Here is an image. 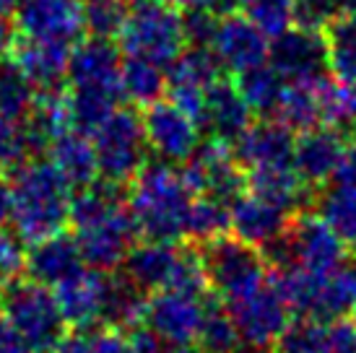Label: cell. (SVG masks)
<instances>
[{"label":"cell","mask_w":356,"mask_h":353,"mask_svg":"<svg viewBox=\"0 0 356 353\" xmlns=\"http://www.w3.org/2000/svg\"><path fill=\"white\" fill-rule=\"evenodd\" d=\"M10 226L24 242H42L70 224V182L52 161H24L8 176Z\"/></svg>","instance_id":"6da1fadb"},{"label":"cell","mask_w":356,"mask_h":353,"mask_svg":"<svg viewBox=\"0 0 356 353\" xmlns=\"http://www.w3.org/2000/svg\"><path fill=\"white\" fill-rule=\"evenodd\" d=\"M195 192L185 182L182 169L169 161H149L130 185L128 208L140 236L154 242H177L185 236L188 213Z\"/></svg>","instance_id":"7a4b0ae2"},{"label":"cell","mask_w":356,"mask_h":353,"mask_svg":"<svg viewBox=\"0 0 356 353\" xmlns=\"http://www.w3.org/2000/svg\"><path fill=\"white\" fill-rule=\"evenodd\" d=\"M0 312L37 353L55 351L65 335V317L55 291L34 278H16L0 288Z\"/></svg>","instance_id":"3957f363"},{"label":"cell","mask_w":356,"mask_h":353,"mask_svg":"<svg viewBox=\"0 0 356 353\" xmlns=\"http://www.w3.org/2000/svg\"><path fill=\"white\" fill-rule=\"evenodd\" d=\"M118 44L125 58L151 60L161 68H169L188 47L182 16L161 0L133 3L128 21L118 34Z\"/></svg>","instance_id":"277c9868"},{"label":"cell","mask_w":356,"mask_h":353,"mask_svg":"<svg viewBox=\"0 0 356 353\" xmlns=\"http://www.w3.org/2000/svg\"><path fill=\"white\" fill-rule=\"evenodd\" d=\"M270 268L297 265L312 275H330L346 263V242L312 213H299L276 245L263 249Z\"/></svg>","instance_id":"5b68a950"},{"label":"cell","mask_w":356,"mask_h":353,"mask_svg":"<svg viewBox=\"0 0 356 353\" xmlns=\"http://www.w3.org/2000/svg\"><path fill=\"white\" fill-rule=\"evenodd\" d=\"M94 151L99 161V176L112 185L133 182L149 164V140L143 130V115L133 109H118L94 136Z\"/></svg>","instance_id":"8992f818"},{"label":"cell","mask_w":356,"mask_h":353,"mask_svg":"<svg viewBox=\"0 0 356 353\" xmlns=\"http://www.w3.org/2000/svg\"><path fill=\"white\" fill-rule=\"evenodd\" d=\"M224 304H227L229 314H232V320L242 335V343L248 345H263V348L276 345L281 333L294 320L286 299L276 288L270 273L266 281H260L242 294L232 296Z\"/></svg>","instance_id":"52a82bcc"},{"label":"cell","mask_w":356,"mask_h":353,"mask_svg":"<svg viewBox=\"0 0 356 353\" xmlns=\"http://www.w3.org/2000/svg\"><path fill=\"white\" fill-rule=\"evenodd\" d=\"M203 265H206L208 284L224 302L248 291L268 278V260L263 249L242 242L239 236H218L203 245Z\"/></svg>","instance_id":"ba28073f"},{"label":"cell","mask_w":356,"mask_h":353,"mask_svg":"<svg viewBox=\"0 0 356 353\" xmlns=\"http://www.w3.org/2000/svg\"><path fill=\"white\" fill-rule=\"evenodd\" d=\"M179 169L195 195H213L224 203H234L248 187L245 169L234 156L232 143L218 138L200 143L195 156L179 164Z\"/></svg>","instance_id":"9c48e42d"},{"label":"cell","mask_w":356,"mask_h":353,"mask_svg":"<svg viewBox=\"0 0 356 353\" xmlns=\"http://www.w3.org/2000/svg\"><path fill=\"white\" fill-rule=\"evenodd\" d=\"M13 24L24 40L76 44L86 31L83 0H19Z\"/></svg>","instance_id":"30bf717a"},{"label":"cell","mask_w":356,"mask_h":353,"mask_svg":"<svg viewBox=\"0 0 356 353\" xmlns=\"http://www.w3.org/2000/svg\"><path fill=\"white\" fill-rule=\"evenodd\" d=\"M143 130L151 151L169 164L190 161L200 146V125L169 99H159L146 107Z\"/></svg>","instance_id":"8fae6325"},{"label":"cell","mask_w":356,"mask_h":353,"mask_svg":"<svg viewBox=\"0 0 356 353\" xmlns=\"http://www.w3.org/2000/svg\"><path fill=\"white\" fill-rule=\"evenodd\" d=\"M138 236L140 229L130 213V208L120 206L115 213L102 218L99 224L76 231V242H79L81 255L89 268L102 270V273H112L115 268H120L128 260Z\"/></svg>","instance_id":"7c38bea8"},{"label":"cell","mask_w":356,"mask_h":353,"mask_svg":"<svg viewBox=\"0 0 356 353\" xmlns=\"http://www.w3.org/2000/svg\"><path fill=\"white\" fill-rule=\"evenodd\" d=\"M70 91L122 97V49L107 37L83 40L70 52Z\"/></svg>","instance_id":"4fadbf2b"},{"label":"cell","mask_w":356,"mask_h":353,"mask_svg":"<svg viewBox=\"0 0 356 353\" xmlns=\"http://www.w3.org/2000/svg\"><path fill=\"white\" fill-rule=\"evenodd\" d=\"M268 63L286 79V83H307L325 79L327 42L323 31L291 26L281 37L270 40Z\"/></svg>","instance_id":"5bb4252c"},{"label":"cell","mask_w":356,"mask_h":353,"mask_svg":"<svg viewBox=\"0 0 356 353\" xmlns=\"http://www.w3.org/2000/svg\"><path fill=\"white\" fill-rule=\"evenodd\" d=\"M206 317V299L179 291H156L146 304L143 322L149 330L172 345L198 343L200 325Z\"/></svg>","instance_id":"9a60e30c"},{"label":"cell","mask_w":356,"mask_h":353,"mask_svg":"<svg viewBox=\"0 0 356 353\" xmlns=\"http://www.w3.org/2000/svg\"><path fill=\"white\" fill-rule=\"evenodd\" d=\"M211 49L216 52V58L221 60L224 68L232 70V73H242V70L255 68L260 63H268L270 40L242 13L239 16L229 13V16H221V21H218Z\"/></svg>","instance_id":"2e32d148"},{"label":"cell","mask_w":356,"mask_h":353,"mask_svg":"<svg viewBox=\"0 0 356 353\" xmlns=\"http://www.w3.org/2000/svg\"><path fill=\"white\" fill-rule=\"evenodd\" d=\"M294 143H297L294 130H289L278 120L266 117L263 122H252L232 148L242 169L257 172V169L294 164Z\"/></svg>","instance_id":"e0dca14e"},{"label":"cell","mask_w":356,"mask_h":353,"mask_svg":"<svg viewBox=\"0 0 356 353\" xmlns=\"http://www.w3.org/2000/svg\"><path fill=\"white\" fill-rule=\"evenodd\" d=\"M343 146H346L343 130L333 128V125H317L312 130L299 133L297 143H294L297 174L312 187L330 182L338 172Z\"/></svg>","instance_id":"ac0fdd59"},{"label":"cell","mask_w":356,"mask_h":353,"mask_svg":"<svg viewBox=\"0 0 356 353\" xmlns=\"http://www.w3.org/2000/svg\"><path fill=\"white\" fill-rule=\"evenodd\" d=\"M229 208H232V234L257 249L276 245L291 224L289 218L291 213L255 192H242Z\"/></svg>","instance_id":"d6986e66"},{"label":"cell","mask_w":356,"mask_h":353,"mask_svg":"<svg viewBox=\"0 0 356 353\" xmlns=\"http://www.w3.org/2000/svg\"><path fill=\"white\" fill-rule=\"evenodd\" d=\"M185 249L175 247V242H154L146 239L143 245L130 249L128 260L122 263V273H128L143 291H169L175 286L177 270L182 265Z\"/></svg>","instance_id":"ffe728a7"},{"label":"cell","mask_w":356,"mask_h":353,"mask_svg":"<svg viewBox=\"0 0 356 353\" xmlns=\"http://www.w3.org/2000/svg\"><path fill=\"white\" fill-rule=\"evenodd\" d=\"M86 268V260L81 255V247L76 236L70 234H55L47 236L42 242H34L31 249L26 252V273L29 278L40 281V284L60 286L73 275H79Z\"/></svg>","instance_id":"44dd1931"},{"label":"cell","mask_w":356,"mask_h":353,"mask_svg":"<svg viewBox=\"0 0 356 353\" xmlns=\"http://www.w3.org/2000/svg\"><path fill=\"white\" fill-rule=\"evenodd\" d=\"M13 63L29 79V83L37 91H55L68 79L70 68V47L55 44V42H37L24 40L16 42L13 47Z\"/></svg>","instance_id":"7402d4cb"},{"label":"cell","mask_w":356,"mask_h":353,"mask_svg":"<svg viewBox=\"0 0 356 353\" xmlns=\"http://www.w3.org/2000/svg\"><path fill=\"white\" fill-rule=\"evenodd\" d=\"M252 109L239 94L237 83L232 81H218L211 86L206 97V115H203V128L211 133V138L237 143L239 136L252 125Z\"/></svg>","instance_id":"603a6c76"},{"label":"cell","mask_w":356,"mask_h":353,"mask_svg":"<svg viewBox=\"0 0 356 353\" xmlns=\"http://www.w3.org/2000/svg\"><path fill=\"white\" fill-rule=\"evenodd\" d=\"M104 284H107V273L102 270H81L68 281L55 286V299L65 322L73 327H89L102 320V302H104Z\"/></svg>","instance_id":"cb8c5ba5"},{"label":"cell","mask_w":356,"mask_h":353,"mask_svg":"<svg viewBox=\"0 0 356 353\" xmlns=\"http://www.w3.org/2000/svg\"><path fill=\"white\" fill-rule=\"evenodd\" d=\"M50 161L63 172L73 187H86L99 179V161L94 151V140H89L86 133L65 130L50 143Z\"/></svg>","instance_id":"d4e9b609"},{"label":"cell","mask_w":356,"mask_h":353,"mask_svg":"<svg viewBox=\"0 0 356 353\" xmlns=\"http://www.w3.org/2000/svg\"><path fill=\"white\" fill-rule=\"evenodd\" d=\"M26 136L31 143V154H37L42 148H50V143L65 130H70V104L68 97L63 94V88L55 91H37L34 107L29 117L24 120Z\"/></svg>","instance_id":"484cf974"},{"label":"cell","mask_w":356,"mask_h":353,"mask_svg":"<svg viewBox=\"0 0 356 353\" xmlns=\"http://www.w3.org/2000/svg\"><path fill=\"white\" fill-rule=\"evenodd\" d=\"M146 304H149L146 291L128 273H107L104 302H102V322H107L109 327H118V330L136 327L146 317Z\"/></svg>","instance_id":"4316f807"},{"label":"cell","mask_w":356,"mask_h":353,"mask_svg":"<svg viewBox=\"0 0 356 353\" xmlns=\"http://www.w3.org/2000/svg\"><path fill=\"white\" fill-rule=\"evenodd\" d=\"M248 187L250 192L266 197L273 206L284 208L286 213L299 211L307 197V182L297 174L294 164L248 172Z\"/></svg>","instance_id":"83f0119b"},{"label":"cell","mask_w":356,"mask_h":353,"mask_svg":"<svg viewBox=\"0 0 356 353\" xmlns=\"http://www.w3.org/2000/svg\"><path fill=\"white\" fill-rule=\"evenodd\" d=\"M237 88L245 97L250 109L260 117H276V109L281 104V97L286 91V79L278 73L270 63H260L255 68L237 73Z\"/></svg>","instance_id":"f1b7e54d"},{"label":"cell","mask_w":356,"mask_h":353,"mask_svg":"<svg viewBox=\"0 0 356 353\" xmlns=\"http://www.w3.org/2000/svg\"><path fill=\"white\" fill-rule=\"evenodd\" d=\"M320 81L307 83H286V91L281 97L276 109V120L284 122L294 133H305L317 125H323V101H320Z\"/></svg>","instance_id":"f546056e"},{"label":"cell","mask_w":356,"mask_h":353,"mask_svg":"<svg viewBox=\"0 0 356 353\" xmlns=\"http://www.w3.org/2000/svg\"><path fill=\"white\" fill-rule=\"evenodd\" d=\"M120 206H122L120 185L102 179V182L79 187V192L70 197V226L76 231L89 229V226L99 224L102 218H107L109 213H115Z\"/></svg>","instance_id":"4dcf8cb0"},{"label":"cell","mask_w":356,"mask_h":353,"mask_svg":"<svg viewBox=\"0 0 356 353\" xmlns=\"http://www.w3.org/2000/svg\"><path fill=\"white\" fill-rule=\"evenodd\" d=\"M221 60L211 47H188L179 55L167 73V86H188L198 91H211L221 81Z\"/></svg>","instance_id":"1f68e13d"},{"label":"cell","mask_w":356,"mask_h":353,"mask_svg":"<svg viewBox=\"0 0 356 353\" xmlns=\"http://www.w3.org/2000/svg\"><path fill=\"white\" fill-rule=\"evenodd\" d=\"M327 70L336 81L356 86V16L341 13L325 31Z\"/></svg>","instance_id":"d6a6232c"},{"label":"cell","mask_w":356,"mask_h":353,"mask_svg":"<svg viewBox=\"0 0 356 353\" xmlns=\"http://www.w3.org/2000/svg\"><path fill=\"white\" fill-rule=\"evenodd\" d=\"M315 213L346 245H356V185L325 187L315 200Z\"/></svg>","instance_id":"836d02e7"},{"label":"cell","mask_w":356,"mask_h":353,"mask_svg":"<svg viewBox=\"0 0 356 353\" xmlns=\"http://www.w3.org/2000/svg\"><path fill=\"white\" fill-rule=\"evenodd\" d=\"M167 68H161L151 60L125 58L122 63V97L130 104L151 107L167 91Z\"/></svg>","instance_id":"e575fe53"},{"label":"cell","mask_w":356,"mask_h":353,"mask_svg":"<svg viewBox=\"0 0 356 353\" xmlns=\"http://www.w3.org/2000/svg\"><path fill=\"white\" fill-rule=\"evenodd\" d=\"M232 203H224L213 195H195L188 213V229L185 236L195 239L200 245H208L218 236L232 231Z\"/></svg>","instance_id":"d590c367"},{"label":"cell","mask_w":356,"mask_h":353,"mask_svg":"<svg viewBox=\"0 0 356 353\" xmlns=\"http://www.w3.org/2000/svg\"><path fill=\"white\" fill-rule=\"evenodd\" d=\"M346 314H356V265H341L336 273L323 281L320 296V320H341Z\"/></svg>","instance_id":"8d00e7d4"},{"label":"cell","mask_w":356,"mask_h":353,"mask_svg":"<svg viewBox=\"0 0 356 353\" xmlns=\"http://www.w3.org/2000/svg\"><path fill=\"white\" fill-rule=\"evenodd\" d=\"M242 345L237 325L232 320L227 304L206 302V317L198 333V348L206 353H234Z\"/></svg>","instance_id":"74e56055"},{"label":"cell","mask_w":356,"mask_h":353,"mask_svg":"<svg viewBox=\"0 0 356 353\" xmlns=\"http://www.w3.org/2000/svg\"><path fill=\"white\" fill-rule=\"evenodd\" d=\"M37 99V88L19 70L13 60H0V115L26 120Z\"/></svg>","instance_id":"f35d334b"},{"label":"cell","mask_w":356,"mask_h":353,"mask_svg":"<svg viewBox=\"0 0 356 353\" xmlns=\"http://www.w3.org/2000/svg\"><path fill=\"white\" fill-rule=\"evenodd\" d=\"M237 8L268 40L281 37L297 19V0H237Z\"/></svg>","instance_id":"ab89813d"},{"label":"cell","mask_w":356,"mask_h":353,"mask_svg":"<svg viewBox=\"0 0 356 353\" xmlns=\"http://www.w3.org/2000/svg\"><path fill=\"white\" fill-rule=\"evenodd\" d=\"M320 101L323 125H333L338 130L356 128V86L325 76L320 83Z\"/></svg>","instance_id":"60d3db41"},{"label":"cell","mask_w":356,"mask_h":353,"mask_svg":"<svg viewBox=\"0 0 356 353\" xmlns=\"http://www.w3.org/2000/svg\"><path fill=\"white\" fill-rule=\"evenodd\" d=\"M276 353H327V322L297 317L276 340Z\"/></svg>","instance_id":"b9f144b4"},{"label":"cell","mask_w":356,"mask_h":353,"mask_svg":"<svg viewBox=\"0 0 356 353\" xmlns=\"http://www.w3.org/2000/svg\"><path fill=\"white\" fill-rule=\"evenodd\" d=\"M130 13V0H83V16L91 37H118Z\"/></svg>","instance_id":"7bdbcfd3"},{"label":"cell","mask_w":356,"mask_h":353,"mask_svg":"<svg viewBox=\"0 0 356 353\" xmlns=\"http://www.w3.org/2000/svg\"><path fill=\"white\" fill-rule=\"evenodd\" d=\"M31 156V143L24 120L0 115V172H13Z\"/></svg>","instance_id":"ee69618b"},{"label":"cell","mask_w":356,"mask_h":353,"mask_svg":"<svg viewBox=\"0 0 356 353\" xmlns=\"http://www.w3.org/2000/svg\"><path fill=\"white\" fill-rule=\"evenodd\" d=\"M24 270H26L24 239L13 229H6L0 224V284L6 286L10 281H16Z\"/></svg>","instance_id":"f6af8a7d"},{"label":"cell","mask_w":356,"mask_h":353,"mask_svg":"<svg viewBox=\"0 0 356 353\" xmlns=\"http://www.w3.org/2000/svg\"><path fill=\"white\" fill-rule=\"evenodd\" d=\"M341 0H297L294 26L312 31H325L341 16Z\"/></svg>","instance_id":"bcb514c9"},{"label":"cell","mask_w":356,"mask_h":353,"mask_svg":"<svg viewBox=\"0 0 356 353\" xmlns=\"http://www.w3.org/2000/svg\"><path fill=\"white\" fill-rule=\"evenodd\" d=\"M218 21H221V16L213 13L211 8L182 13V29H185V40H188L190 47H211L213 37H216Z\"/></svg>","instance_id":"7dc6e473"},{"label":"cell","mask_w":356,"mask_h":353,"mask_svg":"<svg viewBox=\"0 0 356 353\" xmlns=\"http://www.w3.org/2000/svg\"><path fill=\"white\" fill-rule=\"evenodd\" d=\"M327 353H356V322L346 317L327 322Z\"/></svg>","instance_id":"c3c4849f"},{"label":"cell","mask_w":356,"mask_h":353,"mask_svg":"<svg viewBox=\"0 0 356 353\" xmlns=\"http://www.w3.org/2000/svg\"><path fill=\"white\" fill-rule=\"evenodd\" d=\"M130 353H172L175 345L167 343L164 338H159L149 327H136L128 338Z\"/></svg>","instance_id":"681fc988"},{"label":"cell","mask_w":356,"mask_h":353,"mask_svg":"<svg viewBox=\"0 0 356 353\" xmlns=\"http://www.w3.org/2000/svg\"><path fill=\"white\" fill-rule=\"evenodd\" d=\"M94 338H97V327H76L70 333L63 335V340L58 343L55 351L58 353H91L94 351Z\"/></svg>","instance_id":"f907efd6"},{"label":"cell","mask_w":356,"mask_h":353,"mask_svg":"<svg viewBox=\"0 0 356 353\" xmlns=\"http://www.w3.org/2000/svg\"><path fill=\"white\" fill-rule=\"evenodd\" d=\"M91 353H130V343L128 338H122V330L107 325L104 330H97L94 351Z\"/></svg>","instance_id":"816d5d0a"},{"label":"cell","mask_w":356,"mask_h":353,"mask_svg":"<svg viewBox=\"0 0 356 353\" xmlns=\"http://www.w3.org/2000/svg\"><path fill=\"white\" fill-rule=\"evenodd\" d=\"M31 348L19 335V330L10 325V320L0 312V353H29Z\"/></svg>","instance_id":"f5cc1de1"},{"label":"cell","mask_w":356,"mask_h":353,"mask_svg":"<svg viewBox=\"0 0 356 353\" xmlns=\"http://www.w3.org/2000/svg\"><path fill=\"white\" fill-rule=\"evenodd\" d=\"M333 182L341 185H356V136H351L343 146V156L338 164V172L333 176Z\"/></svg>","instance_id":"db71d44e"},{"label":"cell","mask_w":356,"mask_h":353,"mask_svg":"<svg viewBox=\"0 0 356 353\" xmlns=\"http://www.w3.org/2000/svg\"><path fill=\"white\" fill-rule=\"evenodd\" d=\"M16 47V40H13V29L6 19H0V60H6L8 52H13Z\"/></svg>","instance_id":"11a10c76"},{"label":"cell","mask_w":356,"mask_h":353,"mask_svg":"<svg viewBox=\"0 0 356 353\" xmlns=\"http://www.w3.org/2000/svg\"><path fill=\"white\" fill-rule=\"evenodd\" d=\"M10 218V182L0 174V224Z\"/></svg>","instance_id":"9f6ffc18"},{"label":"cell","mask_w":356,"mask_h":353,"mask_svg":"<svg viewBox=\"0 0 356 353\" xmlns=\"http://www.w3.org/2000/svg\"><path fill=\"white\" fill-rule=\"evenodd\" d=\"M161 3L172 6L175 10H182V13L198 10V8H211V6H213V0H161Z\"/></svg>","instance_id":"6f0895ef"},{"label":"cell","mask_w":356,"mask_h":353,"mask_svg":"<svg viewBox=\"0 0 356 353\" xmlns=\"http://www.w3.org/2000/svg\"><path fill=\"white\" fill-rule=\"evenodd\" d=\"M19 6V0H0V19H6L8 13H13Z\"/></svg>","instance_id":"680465c9"},{"label":"cell","mask_w":356,"mask_h":353,"mask_svg":"<svg viewBox=\"0 0 356 353\" xmlns=\"http://www.w3.org/2000/svg\"><path fill=\"white\" fill-rule=\"evenodd\" d=\"M234 353H270V348H263V345H248V343H242Z\"/></svg>","instance_id":"91938a15"},{"label":"cell","mask_w":356,"mask_h":353,"mask_svg":"<svg viewBox=\"0 0 356 353\" xmlns=\"http://www.w3.org/2000/svg\"><path fill=\"white\" fill-rule=\"evenodd\" d=\"M172 353H206L203 348H195V345H175Z\"/></svg>","instance_id":"94428289"},{"label":"cell","mask_w":356,"mask_h":353,"mask_svg":"<svg viewBox=\"0 0 356 353\" xmlns=\"http://www.w3.org/2000/svg\"><path fill=\"white\" fill-rule=\"evenodd\" d=\"M341 10L348 16H356V0H341Z\"/></svg>","instance_id":"6125c7cd"},{"label":"cell","mask_w":356,"mask_h":353,"mask_svg":"<svg viewBox=\"0 0 356 353\" xmlns=\"http://www.w3.org/2000/svg\"><path fill=\"white\" fill-rule=\"evenodd\" d=\"M354 255H356V245H354Z\"/></svg>","instance_id":"be15d7a7"}]
</instances>
